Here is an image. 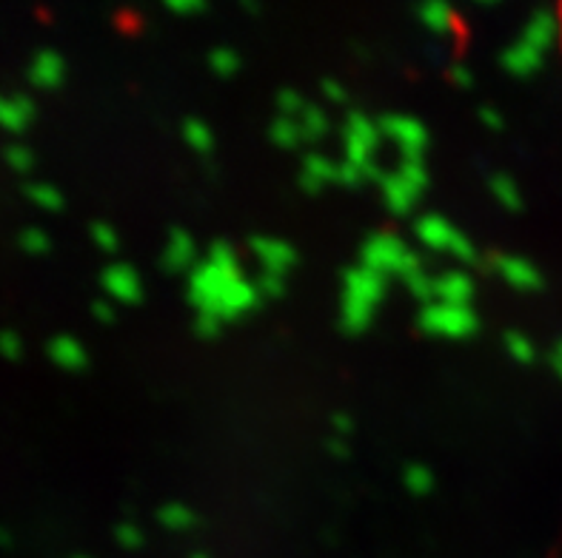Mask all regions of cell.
<instances>
[{"label":"cell","instance_id":"30bf717a","mask_svg":"<svg viewBox=\"0 0 562 558\" xmlns=\"http://www.w3.org/2000/svg\"><path fill=\"white\" fill-rule=\"evenodd\" d=\"M383 291H385V276L378 274V271L366 269V265L346 271V291H342V294L366 299V303L378 308V303L383 299Z\"/></svg>","mask_w":562,"mask_h":558},{"label":"cell","instance_id":"3957f363","mask_svg":"<svg viewBox=\"0 0 562 558\" xmlns=\"http://www.w3.org/2000/svg\"><path fill=\"white\" fill-rule=\"evenodd\" d=\"M235 280H240V276L223 274L217 265L206 260L203 265H194L192 274H189V299H192V305L200 314H214L217 317L223 294H226V288Z\"/></svg>","mask_w":562,"mask_h":558},{"label":"cell","instance_id":"d4e9b609","mask_svg":"<svg viewBox=\"0 0 562 558\" xmlns=\"http://www.w3.org/2000/svg\"><path fill=\"white\" fill-rule=\"evenodd\" d=\"M183 137L194 151H200V155H206V151L214 149L212 128H209L203 121H186Z\"/></svg>","mask_w":562,"mask_h":558},{"label":"cell","instance_id":"d6986e66","mask_svg":"<svg viewBox=\"0 0 562 558\" xmlns=\"http://www.w3.org/2000/svg\"><path fill=\"white\" fill-rule=\"evenodd\" d=\"M49 356L55 365L64 371H80L86 368V351L75 337H55L49 342Z\"/></svg>","mask_w":562,"mask_h":558},{"label":"cell","instance_id":"9a60e30c","mask_svg":"<svg viewBox=\"0 0 562 558\" xmlns=\"http://www.w3.org/2000/svg\"><path fill=\"white\" fill-rule=\"evenodd\" d=\"M557 35H560V18H557L554 12H537L535 18L528 21L522 41L531 43L535 49L546 52L551 43L557 41Z\"/></svg>","mask_w":562,"mask_h":558},{"label":"cell","instance_id":"ee69618b","mask_svg":"<svg viewBox=\"0 0 562 558\" xmlns=\"http://www.w3.org/2000/svg\"><path fill=\"white\" fill-rule=\"evenodd\" d=\"M451 80H454L457 86H463V89H469L471 83H474V75H471L469 69H465L463 64L451 66Z\"/></svg>","mask_w":562,"mask_h":558},{"label":"cell","instance_id":"836d02e7","mask_svg":"<svg viewBox=\"0 0 562 558\" xmlns=\"http://www.w3.org/2000/svg\"><path fill=\"white\" fill-rule=\"evenodd\" d=\"M506 348H508V354L514 356L517 362H535V345L522 337V333H508L506 337Z\"/></svg>","mask_w":562,"mask_h":558},{"label":"cell","instance_id":"52a82bcc","mask_svg":"<svg viewBox=\"0 0 562 558\" xmlns=\"http://www.w3.org/2000/svg\"><path fill=\"white\" fill-rule=\"evenodd\" d=\"M257 303H260V288L240 276V280H235V283L226 288V294H223L217 317H221L223 322H228V319H237L243 317V314H249Z\"/></svg>","mask_w":562,"mask_h":558},{"label":"cell","instance_id":"484cf974","mask_svg":"<svg viewBox=\"0 0 562 558\" xmlns=\"http://www.w3.org/2000/svg\"><path fill=\"white\" fill-rule=\"evenodd\" d=\"M26 194L35 200V205L46 208V212H60L64 208V194L49 183H32L26 185Z\"/></svg>","mask_w":562,"mask_h":558},{"label":"cell","instance_id":"b9f144b4","mask_svg":"<svg viewBox=\"0 0 562 558\" xmlns=\"http://www.w3.org/2000/svg\"><path fill=\"white\" fill-rule=\"evenodd\" d=\"M117 538H121L126 547H140V542H143L140 531H137V524H132V522H123L121 527H117Z\"/></svg>","mask_w":562,"mask_h":558},{"label":"cell","instance_id":"8d00e7d4","mask_svg":"<svg viewBox=\"0 0 562 558\" xmlns=\"http://www.w3.org/2000/svg\"><path fill=\"white\" fill-rule=\"evenodd\" d=\"M366 166H355L349 163V160H342L340 166H337V183L342 185H360L366 183Z\"/></svg>","mask_w":562,"mask_h":558},{"label":"cell","instance_id":"7402d4cb","mask_svg":"<svg viewBox=\"0 0 562 558\" xmlns=\"http://www.w3.org/2000/svg\"><path fill=\"white\" fill-rule=\"evenodd\" d=\"M269 135H271V140L278 143V146H283V149H294V146H300V143L306 140V135H303V126H300L294 117H283V114H280L278 121L271 123Z\"/></svg>","mask_w":562,"mask_h":558},{"label":"cell","instance_id":"ac0fdd59","mask_svg":"<svg viewBox=\"0 0 562 558\" xmlns=\"http://www.w3.org/2000/svg\"><path fill=\"white\" fill-rule=\"evenodd\" d=\"M380 185H383V197L394 214H408L412 212L414 200L420 197V194H417V191H414L412 185L403 180V174H400V171L397 174H385V180Z\"/></svg>","mask_w":562,"mask_h":558},{"label":"cell","instance_id":"f907efd6","mask_svg":"<svg viewBox=\"0 0 562 558\" xmlns=\"http://www.w3.org/2000/svg\"><path fill=\"white\" fill-rule=\"evenodd\" d=\"M194 558H203V556H194Z\"/></svg>","mask_w":562,"mask_h":558},{"label":"cell","instance_id":"d590c367","mask_svg":"<svg viewBox=\"0 0 562 558\" xmlns=\"http://www.w3.org/2000/svg\"><path fill=\"white\" fill-rule=\"evenodd\" d=\"M3 157H7V163L12 166L14 171H29L32 166H35V155H32L26 146H9Z\"/></svg>","mask_w":562,"mask_h":558},{"label":"cell","instance_id":"277c9868","mask_svg":"<svg viewBox=\"0 0 562 558\" xmlns=\"http://www.w3.org/2000/svg\"><path fill=\"white\" fill-rule=\"evenodd\" d=\"M378 126L380 135L397 143L403 160H423V151L428 146V132L420 121L406 117V114H385Z\"/></svg>","mask_w":562,"mask_h":558},{"label":"cell","instance_id":"9c48e42d","mask_svg":"<svg viewBox=\"0 0 562 558\" xmlns=\"http://www.w3.org/2000/svg\"><path fill=\"white\" fill-rule=\"evenodd\" d=\"M474 297V283L463 271H449L435 280V299L442 305H457V308H469Z\"/></svg>","mask_w":562,"mask_h":558},{"label":"cell","instance_id":"ab89813d","mask_svg":"<svg viewBox=\"0 0 562 558\" xmlns=\"http://www.w3.org/2000/svg\"><path fill=\"white\" fill-rule=\"evenodd\" d=\"M257 288L263 291V297H280V294L285 291V276L263 271V274H260V283H257Z\"/></svg>","mask_w":562,"mask_h":558},{"label":"cell","instance_id":"f1b7e54d","mask_svg":"<svg viewBox=\"0 0 562 558\" xmlns=\"http://www.w3.org/2000/svg\"><path fill=\"white\" fill-rule=\"evenodd\" d=\"M300 126L308 140H321L328 132V117L317 106H306V112L300 114Z\"/></svg>","mask_w":562,"mask_h":558},{"label":"cell","instance_id":"60d3db41","mask_svg":"<svg viewBox=\"0 0 562 558\" xmlns=\"http://www.w3.org/2000/svg\"><path fill=\"white\" fill-rule=\"evenodd\" d=\"M23 351L21 337L14 331H0V354L7 356V360H18Z\"/></svg>","mask_w":562,"mask_h":558},{"label":"cell","instance_id":"8fae6325","mask_svg":"<svg viewBox=\"0 0 562 558\" xmlns=\"http://www.w3.org/2000/svg\"><path fill=\"white\" fill-rule=\"evenodd\" d=\"M414 228H417V237H420L428 248H435V251H449V254H451V248H454L457 237H460V231L451 226L449 219L437 217V214L420 217Z\"/></svg>","mask_w":562,"mask_h":558},{"label":"cell","instance_id":"f35d334b","mask_svg":"<svg viewBox=\"0 0 562 558\" xmlns=\"http://www.w3.org/2000/svg\"><path fill=\"white\" fill-rule=\"evenodd\" d=\"M278 106H280V114H283V117H294V114L306 112V103H303V98H300L297 92H289V89L278 94Z\"/></svg>","mask_w":562,"mask_h":558},{"label":"cell","instance_id":"f6af8a7d","mask_svg":"<svg viewBox=\"0 0 562 558\" xmlns=\"http://www.w3.org/2000/svg\"><path fill=\"white\" fill-rule=\"evenodd\" d=\"M331 424H335V431L340 433V436H349V433H355V419L346 417V413H337V417L331 419Z\"/></svg>","mask_w":562,"mask_h":558},{"label":"cell","instance_id":"4dcf8cb0","mask_svg":"<svg viewBox=\"0 0 562 558\" xmlns=\"http://www.w3.org/2000/svg\"><path fill=\"white\" fill-rule=\"evenodd\" d=\"M400 174H403V180H406L408 185H412L417 194H423L428 185V171L426 166H423V160H403V166H400Z\"/></svg>","mask_w":562,"mask_h":558},{"label":"cell","instance_id":"ffe728a7","mask_svg":"<svg viewBox=\"0 0 562 558\" xmlns=\"http://www.w3.org/2000/svg\"><path fill=\"white\" fill-rule=\"evenodd\" d=\"M331 180H337V166L331 160L321 155L306 157V163H303V189L317 191L321 185L331 183Z\"/></svg>","mask_w":562,"mask_h":558},{"label":"cell","instance_id":"f546056e","mask_svg":"<svg viewBox=\"0 0 562 558\" xmlns=\"http://www.w3.org/2000/svg\"><path fill=\"white\" fill-rule=\"evenodd\" d=\"M403 479H406V488L412 490L414 496H426L428 490L435 488V476H431V470H428V467H423V465L408 467Z\"/></svg>","mask_w":562,"mask_h":558},{"label":"cell","instance_id":"4fadbf2b","mask_svg":"<svg viewBox=\"0 0 562 558\" xmlns=\"http://www.w3.org/2000/svg\"><path fill=\"white\" fill-rule=\"evenodd\" d=\"M494 265H497V274L506 280L508 285H514V288H537L540 285V274H537V269L531 265V262L520 260V257H512V254H499L494 257Z\"/></svg>","mask_w":562,"mask_h":558},{"label":"cell","instance_id":"8992f818","mask_svg":"<svg viewBox=\"0 0 562 558\" xmlns=\"http://www.w3.org/2000/svg\"><path fill=\"white\" fill-rule=\"evenodd\" d=\"M251 251L260 260L263 271H271V274H283L292 269L297 254H294V248L283 240H274V237H255L251 240Z\"/></svg>","mask_w":562,"mask_h":558},{"label":"cell","instance_id":"603a6c76","mask_svg":"<svg viewBox=\"0 0 562 558\" xmlns=\"http://www.w3.org/2000/svg\"><path fill=\"white\" fill-rule=\"evenodd\" d=\"M157 519H160V524L164 527H169V531H189V527H194V513L186 504H178V502H169L160 508V513H157Z\"/></svg>","mask_w":562,"mask_h":558},{"label":"cell","instance_id":"ba28073f","mask_svg":"<svg viewBox=\"0 0 562 558\" xmlns=\"http://www.w3.org/2000/svg\"><path fill=\"white\" fill-rule=\"evenodd\" d=\"M100 280H103V288L109 291V297H114L117 303H140L143 285L140 276L135 274V269H128V265H109Z\"/></svg>","mask_w":562,"mask_h":558},{"label":"cell","instance_id":"c3c4849f","mask_svg":"<svg viewBox=\"0 0 562 558\" xmlns=\"http://www.w3.org/2000/svg\"><path fill=\"white\" fill-rule=\"evenodd\" d=\"M480 117H483L485 126H492V128H503V117H499L497 109H483L480 112Z\"/></svg>","mask_w":562,"mask_h":558},{"label":"cell","instance_id":"83f0119b","mask_svg":"<svg viewBox=\"0 0 562 558\" xmlns=\"http://www.w3.org/2000/svg\"><path fill=\"white\" fill-rule=\"evenodd\" d=\"M209 262L217 265L223 274L240 276V262H237V254L232 251V246H226V242H214L212 251H209Z\"/></svg>","mask_w":562,"mask_h":558},{"label":"cell","instance_id":"74e56055","mask_svg":"<svg viewBox=\"0 0 562 558\" xmlns=\"http://www.w3.org/2000/svg\"><path fill=\"white\" fill-rule=\"evenodd\" d=\"M223 328V319L214 317V314H198V319H194V331L203 337V340H214L217 333H221Z\"/></svg>","mask_w":562,"mask_h":558},{"label":"cell","instance_id":"4316f807","mask_svg":"<svg viewBox=\"0 0 562 558\" xmlns=\"http://www.w3.org/2000/svg\"><path fill=\"white\" fill-rule=\"evenodd\" d=\"M209 66H212L214 75H221V78H232V75H237L240 71V55H237L235 49H214L212 55H209Z\"/></svg>","mask_w":562,"mask_h":558},{"label":"cell","instance_id":"e0dca14e","mask_svg":"<svg viewBox=\"0 0 562 558\" xmlns=\"http://www.w3.org/2000/svg\"><path fill=\"white\" fill-rule=\"evenodd\" d=\"M35 117V103L26 94H12L9 100H0V126L9 132H21L26 123Z\"/></svg>","mask_w":562,"mask_h":558},{"label":"cell","instance_id":"7c38bea8","mask_svg":"<svg viewBox=\"0 0 562 558\" xmlns=\"http://www.w3.org/2000/svg\"><path fill=\"white\" fill-rule=\"evenodd\" d=\"M64 57L52 49L37 52L32 66H29V80L37 86V89H57L64 83Z\"/></svg>","mask_w":562,"mask_h":558},{"label":"cell","instance_id":"5bb4252c","mask_svg":"<svg viewBox=\"0 0 562 558\" xmlns=\"http://www.w3.org/2000/svg\"><path fill=\"white\" fill-rule=\"evenodd\" d=\"M194 254H198V248H194V240L183 228H171L169 242H166V254L164 262L169 271H186L194 265Z\"/></svg>","mask_w":562,"mask_h":558},{"label":"cell","instance_id":"2e32d148","mask_svg":"<svg viewBox=\"0 0 562 558\" xmlns=\"http://www.w3.org/2000/svg\"><path fill=\"white\" fill-rule=\"evenodd\" d=\"M542 64V52L535 49L531 43L520 41L512 43L506 52H503V66H506L512 75H535Z\"/></svg>","mask_w":562,"mask_h":558},{"label":"cell","instance_id":"7a4b0ae2","mask_svg":"<svg viewBox=\"0 0 562 558\" xmlns=\"http://www.w3.org/2000/svg\"><path fill=\"white\" fill-rule=\"evenodd\" d=\"M477 314L471 308H457V305L431 303L420 311V328L435 337H451V340H465L477 331Z\"/></svg>","mask_w":562,"mask_h":558},{"label":"cell","instance_id":"1f68e13d","mask_svg":"<svg viewBox=\"0 0 562 558\" xmlns=\"http://www.w3.org/2000/svg\"><path fill=\"white\" fill-rule=\"evenodd\" d=\"M18 242H21V248L26 254H46V251H49V237H46L41 228H23Z\"/></svg>","mask_w":562,"mask_h":558},{"label":"cell","instance_id":"bcb514c9","mask_svg":"<svg viewBox=\"0 0 562 558\" xmlns=\"http://www.w3.org/2000/svg\"><path fill=\"white\" fill-rule=\"evenodd\" d=\"M323 94H326L328 100H335V103H342V100H346V89H342L340 83H335V80H326V83H323Z\"/></svg>","mask_w":562,"mask_h":558},{"label":"cell","instance_id":"cb8c5ba5","mask_svg":"<svg viewBox=\"0 0 562 558\" xmlns=\"http://www.w3.org/2000/svg\"><path fill=\"white\" fill-rule=\"evenodd\" d=\"M488 185H492V194L497 197V203L503 205V208H508V212H517L522 205L520 189H517V183H514L508 174H494Z\"/></svg>","mask_w":562,"mask_h":558},{"label":"cell","instance_id":"44dd1931","mask_svg":"<svg viewBox=\"0 0 562 558\" xmlns=\"http://www.w3.org/2000/svg\"><path fill=\"white\" fill-rule=\"evenodd\" d=\"M417 14H420L423 26H426L428 32H435V35H446V32H451V26H454V12H451L449 3H440V0H431V3L420 7Z\"/></svg>","mask_w":562,"mask_h":558},{"label":"cell","instance_id":"7dc6e473","mask_svg":"<svg viewBox=\"0 0 562 558\" xmlns=\"http://www.w3.org/2000/svg\"><path fill=\"white\" fill-rule=\"evenodd\" d=\"M92 314H94V319H98V322H112V319H114L112 305L103 303V299H98V303L92 305Z\"/></svg>","mask_w":562,"mask_h":558},{"label":"cell","instance_id":"d6a6232c","mask_svg":"<svg viewBox=\"0 0 562 558\" xmlns=\"http://www.w3.org/2000/svg\"><path fill=\"white\" fill-rule=\"evenodd\" d=\"M408 291H412L414 297L423 299V303H431L435 299V280L426 274V271H417V274H412L406 280Z\"/></svg>","mask_w":562,"mask_h":558},{"label":"cell","instance_id":"5b68a950","mask_svg":"<svg viewBox=\"0 0 562 558\" xmlns=\"http://www.w3.org/2000/svg\"><path fill=\"white\" fill-rule=\"evenodd\" d=\"M380 143V126L366 114H351L346 123V160L355 166H369Z\"/></svg>","mask_w":562,"mask_h":558},{"label":"cell","instance_id":"7bdbcfd3","mask_svg":"<svg viewBox=\"0 0 562 558\" xmlns=\"http://www.w3.org/2000/svg\"><path fill=\"white\" fill-rule=\"evenodd\" d=\"M169 12H178V14H194V12H203L206 3H200V0H169L166 3Z\"/></svg>","mask_w":562,"mask_h":558},{"label":"cell","instance_id":"6da1fadb","mask_svg":"<svg viewBox=\"0 0 562 558\" xmlns=\"http://www.w3.org/2000/svg\"><path fill=\"white\" fill-rule=\"evenodd\" d=\"M363 265L383 276L394 274L403 276V280L423 271L420 257L414 254L406 242L392 237V234H374V237H369V242L363 246Z\"/></svg>","mask_w":562,"mask_h":558},{"label":"cell","instance_id":"681fc988","mask_svg":"<svg viewBox=\"0 0 562 558\" xmlns=\"http://www.w3.org/2000/svg\"><path fill=\"white\" fill-rule=\"evenodd\" d=\"M328 451L335 453L337 459H346V456H349V447L342 445L340 439H331V442H328Z\"/></svg>","mask_w":562,"mask_h":558},{"label":"cell","instance_id":"e575fe53","mask_svg":"<svg viewBox=\"0 0 562 558\" xmlns=\"http://www.w3.org/2000/svg\"><path fill=\"white\" fill-rule=\"evenodd\" d=\"M92 240L98 242L100 251H106V254L117 251V231H114L112 226H106V223H94V226H92Z\"/></svg>","mask_w":562,"mask_h":558}]
</instances>
